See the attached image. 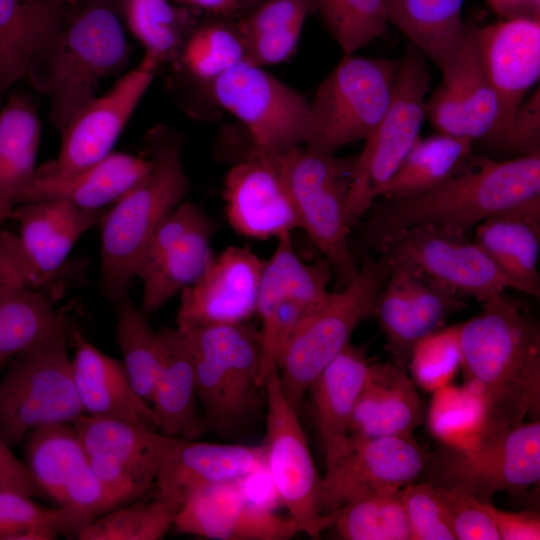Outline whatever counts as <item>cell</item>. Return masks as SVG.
Returning <instances> with one entry per match:
<instances>
[{"label":"cell","mask_w":540,"mask_h":540,"mask_svg":"<svg viewBox=\"0 0 540 540\" xmlns=\"http://www.w3.org/2000/svg\"><path fill=\"white\" fill-rule=\"evenodd\" d=\"M265 1L267 0H239V12L245 15Z\"/></svg>","instance_id":"94428289"},{"label":"cell","mask_w":540,"mask_h":540,"mask_svg":"<svg viewBox=\"0 0 540 540\" xmlns=\"http://www.w3.org/2000/svg\"><path fill=\"white\" fill-rule=\"evenodd\" d=\"M267 153L287 186L300 229L321 251L340 289L344 288L359 271L349 246L351 226L346 216L357 156L336 157L304 145Z\"/></svg>","instance_id":"52a82bcc"},{"label":"cell","mask_w":540,"mask_h":540,"mask_svg":"<svg viewBox=\"0 0 540 540\" xmlns=\"http://www.w3.org/2000/svg\"><path fill=\"white\" fill-rule=\"evenodd\" d=\"M370 365L366 349L350 343L309 390L325 453V472L331 470L348 449L353 410Z\"/></svg>","instance_id":"4316f807"},{"label":"cell","mask_w":540,"mask_h":540,"mask_svg":"<svg viewBox=\"0 0 540 540\" xmlns=\"http://www.w3.org/2000/svg\"><path fill=\"white\" fill-rule=\"evenodd\" d=\"M376 249L480 302L508 289L516 290L485 251L464 233L419 225L389 237Z\"/></svg>","instance_id":"2e32d148"},{"label":"cell","mask_w":540,"mask_h":540,"mask_svg":"<svg viewBox=\"0 0 540 540\" xmlns=\"http://www.w3.org/2000/svg\"><path fill=\"white\" fill-rule=\"evenodd\" d=\"M380 253L367 258L347 286L330 292L285 344L277 371L282 391L296 411L322 371L350 344L357 326L373 316L392 267L389 257Z\"/></svg>","instance_id":"8992f818"},{"label":"cell","mask_w":540,"mask_h":540,"mask_svg":"<svg viewBox=\"0 0 540 540\" xmlns=\"http://www.w3.org/2000/svg\"><path fill=\"white\" fill-rule=\"evenodd\" d=\"M4 366H5V365H3V364H0V369H1L2 367H4Z\"/></svg>","instance_id":"be15d7a7"},{"label":"cell","mask_w":540,"mask_h":540,"mask_svg":"<svg viewBox=\"0 0 540 540\" xmlns=\"http://www.w3.org/2000/svg\"><path fill=\"white\" fill-rule=\"evenodd\" d=\"M400 493L411 540H456L436 485L413 482L401 488Z\"/></svg>","instance_id":"f907efd6"},{"label":"cell","mask_w":540,"mask_h":540,"mask_svg":"<svg viewBox=\"0 0 540 540\" xmlns=\"http://www.w3.org/2000/svg\"><path fill=\"white\" fill-rule=\"evenodd\" d=\"M147 155L153 161L148 174L106 210L100 224L101 288L118 303L126 298L146 242L189 190L177 141L156 135Z\"/></svg>","instance_id":"277c9868"},{"label":"cell","mask_w":540,"mask_h":540,"mask_svg":"<svg viewBox=\"0 0 540 540\" xmlns=\"http://www.w3.org/2000/svg\"><path fill=\"white\" fill-rule=\"evenodd\" d=\"M535 198H540V151L504 160L473 157L465 169L425 193L384 199L368 217L365 237L377 248L419 225L467 234L488 217Z\"/></svg>","instance_id":"6da1fadb"},{"label":"cell","mask_w":540,"mask_h":540,"mask_svg":"<svg viewBox=\"0 0 540 540\" xmlns=\"http://www.w3.org/2000/svg\"><path fill=\"white\" fill-rule=\"evenodd\" d=\"M344 54H352L388 30L383 0H313Z\"/></svg>","instance_id":"7dc6e473"},{"label":"cell","mask_w":540,"mask_h":540,"mask_svg":"<svg viewBox=\"0 0 540 540\" xmlns=\"http://www.w3.org/2000/svg\"><path fill=\"white\" fill-rule=\"evenodd\" d=\"M481 60L498 102V119L482 141L499 152L514 116L540 76V20L503 19L476 29Z\"/></svg>","instance_id":"ffe728a7"},{"label":"cell","mask_w":540,"mask_h":540,"mask_svg":"<svg viewBox=\"0 0 540 540\" xmlns=\"http://www.w3.org/2000/svg\"><path fill=\"white\" fill-rule=\"evenodd\" d=\"M173 527L182 534L213 540H286L301 533L296 522L251 500L243 481L207 487L178 509Z\"/></svg>","instance_id":"d4e9b609"},{"label":"cell","mask_w":540,"mask_h":540,"mask_svg":"<svg viewBox=\"0 0 540 540\" xmlns=\"http://www.w3.org/2000/svg\"><path fill=\"white\" fill-rule=\"evenodd\" d=\"M481 507L492 519L500 540H539L540 517L534 511L510 512L495 507L491 502L479 500Z\"/></svg>","instance_id":"11a10c76"},{"label":"cell","mask_w":540,"mask_h":540,"mask_svg":"<svg viewBox=\"0 0 540 540\" xmlns=\"http://www.w3.org/2000/svg\"><path fill=\"white\" fill-rule=\"evenodd\" d=\"M312 11L313 0H267L245 14L236 24L245 47V62L264 67L291 57Z\"/></svg>","instance_id":"74e56055"},{"label":"cell","mask_w":540,"mask_h":540,"mask_svg":"<svg viewBox=\"0 0 540 540\" xmlns=\"http://www.w3.org/2000/svg\"><path fill=\"white\" fill-rule=\"evenodd\" d=\"M209 85L215 101L247 129L249 148L281 152L309 142V101L263 67L243 61Z\"/></svg>","instance_id":"4fadbf2b"},{"label":"cell","mask_w":540,"mask_h":540,"mask_svg":"<svg viewBox=\"0 0 540 540\" xmlns=\"http://www.w3.org/2000/svg\"><path fill=\"white\" fill-rule=\"evenodd\" d=\"M430 83L424 55L409 44L399 61L389 106L357 155L346 204L351 227L374 205L420 137Z\"/></svg>","instance_id":"9c48e42d"},{"label":"cell","mask_w":540,"mask_h":540,"mask_svg":"<svg viewBox=\"0 0 540 540\" xmlns=\"http://www.w3.org/2000/svg\"><path fill=\"white\" fill-rule=\"evenodd\" d=\"M155 70L145 61L126 72L106 93L82 106L60 131L57 157L37 168L43 177L73 175L109 155L153 81Z\"/></svg>","instance_id":"ac0fdd59"},{"label":"cell","mask_w":540,"mask_h":540,"mask_svg":"<svg viewBox=\"0 0 540 540\" xmlns=\"http://www.w3.org/2000/svg\"><path fill=\"white\" fill-rule=\"evenodd\" d=\"M428 460L412 435L350 436L345 455L322 477L323 512L333 515L365 494L400 490L426 470Z\"/></svg>","instance_id":"d6986e66"},{"label":"cell","mask_w":540,"mask_h":540,"mask_svg":"<svg viewBox=\"0 0 540 540\" xmlns=\"http://www.w3.org/2000/svg\"><path fill=\"white\" fill-rule=\"evenodd\" d=\"M190 9H200L220 16L239 12V0H171Z\"/></svg>","instance_id":"680465c9"},{"label":"cell","mask_w":540,"mask_h":540,"mask_svg":"<svg viewBox=\"0 0 540 540\" xmlns=\"http://www.w3.org/2000/svg\"><path fill=\"white\" fill-rule=\"evenodd\" d=\"M14 206L6 201L0 194V225L11 220Z\"/></svg>","instance_id":"91938a15"},{"label":"cell","mask_w":540,"mask_h":540,"mask_svg":"<svg viewBox=\"0 0 540 540\" xmlns=\"http://www.w3.org/2000/svg\"><path fill=\"white\" fill-rule=\"evenodd\" d=\"M503 19H536L540 17V0H486Z\"/></svg>","instance_id":"6f0895ef"},{"label":"cell","mask_w":540,"mask_h":540,"mask_svg":"<svg viewBox=\"0 0 540 540\" xmlns=\"http://www.w3.org/2000/svg\"><path fill=\"white\" fill-rule=\"evenodd\" d=\"M119 12V0H78L56 40L31 62L26 79L48 97L59 132L103 79L127 66L131 47Z\"/></svg>","instance_id":"3957f363"},{"label":"cell","mask_w":540,"mask_h":540,"mask_svg":"<svg viewBox=\"0 0 540 540\" xmlns=\"http://www.w3.org/2000/svg\"><path fill=\"white\" fill-rule=\"evenodd\" d=\"M0 489L11 490L30 497L42 496L34 485L23 461L12 452L0 434Z\"/></svg>","instance_id":"9f6ffc18"},{"label":"cell","mask_w":540,"mask_h":540,"mask_svg":"<svg viewBox=\"0 0 540 540\" xmlns=\"http://www.w3.org/2000/svg\"><path fill=\"white\" fill-rule=\"evenodd\" d=\"M48 283L27 256L19 236L0 230V293L18 287L40 290Z\"/></svg>","instance_id":"f5cc1de1"},{"label":"cell","mask_w":540,"mask_h":540,"mask_svg":"<svg viewBox=\"0 0 540 540\" xmlns=\"http://www.w3.org/2000/svg\"><path fill=\"white\" fill-rule=\"evenodd\" d=\"M179 329L191 350L205 427L221 434L241 429L257 411L264 389L260 330L249 321Z\"/></svg>","instance_id":"5b68a950"},{"label":"cell","mask_w":540,"mask_h":540,"mask_svg":"<svg viewBox=\"0 0 540 540\" xmlns=\"http://www.w3.org/2000/svg\"><path fill=\"white\" fill-rule=\"evenodd\" d=\"M332 269L325 258L304 262L297 254L292 233L277 238L271 257L264 261L256 315L261 322L263 370L277 366L294 331L329 295Z\"/></svg>","instance_id":"5bb4252c"},{"label":"cell","mask_w":540,"mask_h":540,"mask_svg":"<svg viewBox=\"0 0 540 540\" xmlns=\"http://www.w3.org/2000/svg\"><path fill=\"white\" fill-rule=\"evenodd\" d=\"M400 490L373 492L347 502L334 513L330 528L345 540H411Z\"/></svg>","instance_id":"b9f144b4"},{"label":"cell","mask_w":540,"mask_h":540,"mask_svg":"<svg viewBox=\"0 0 540 540\" xmlns=\"http://www.w3.org/2000/svg\"><path fill=\"white\" fill-rule=\"evenodd\" d=\"M425 410L407 369L395 363H371L350 424L352 437L412 435Z\"/></svg>","instance_id":"f1b7e54d"},{"label":"cell","mask_w":540,"mask_h":540,"mask_svg":"<svg viewBox=\"0 0 540 540\" xmlns=\"http://www.w3.org/2000/svg\"><path fill=\"white\" fill-rule=\"evenodd\" d=\"M425 420L435 439L458 451L471 449L508 428L496 421L486 395L469 382L462 386L450 383L433 391Z\"/></svg>","instance_id":"d590c367"},{"label":"cell","mask_w":540,"mask_h":540,"mask_svg":"<svg viewBox=\"0 0 540 540\" xmlns=\"http://www.w3.org/2000/svg\"><path fill=\"white\" fill-rule=\"evenodd\" d=\"M399 61L344 54L309 102L311 137L304 145L335 153L368 138L384 116Z\"/></svg>","instance_id":"30bf717a"},{"label":"cell","mask_w":540,"mask_h":540,"mask_svg":"<svg viewBox=\"0 0 540 540\" xmlns=\"http://www.w3.org/2000/svg\"><path fill=\"white\" fill-rule=\"evenodd\" d=\"M178 57L188 75L210 83L245 61V47L236 24L209 23L194 28Z\"/></svg>","instance_id":"bcb514c9"},{"label":"cell","mask_w":540,"mask_h":540,"mask_svg":"<svg viewBox=\"0 0 540 540\" xmlns=\"http://www.w3.org/2000/svg\"><path fill=\"white\" fill-rule=\"evenodd\" d=\"M464 0H383L388 24L396 27L443 72L458 54L466 24Z\"/></svg>","instance_id":"836d02e7"},{"label":"cell","mask_w":540,"mask_h":540,"mask_svg":"<svg viewBox=\"0 0 540 540\" xmlns=\"http://www.w3.org/2000/svg\"><path fill=\"white\" fill-rule=\"evenodd\" d=\"M158 337L161 366L150 404L157 430L170 437L197 439L206 428L198 410L194 363L187 338L177 326L163 327Z\"/></svg>","instance_id":"1f68e13d"},{"label":"cell","mask_w":540,"mask_h":540,"mask_svg":"<svg viewBox=\"0 0 540 540\" xmlns=\"http://www.w3.org/2000/svg\"><path fill=\"white\" fill-rule=\"evenodd\" d=\"M72 325L9 362L0 380V434L11 446L33 429L73 423L84 414L74 385Z\"/></svg>","instance_id":"ba28073f"},{"label":"cell","mask_w":540,"mask_h":540,"mask_svg":"<svg viewBox=\"0 0 540 540\" xmlns=\"http://www.w3.org/2000/svg\"><path fill=\"white\" fill-rule=\"evenodd\" d=\"M478 244L516 290L540 296V198L492 215L476 226Z\"/></svg>","instance_id":"4dcf8cb0"},{"label":"cell","mask_w":540,"mask_h":540,"mask_svg":"<svg viewBox=\"0 0 540 540\" xmlns=\"http://www.w3.org/2000/svg\"><path fill=\"white\" fill-rule=\"evenodd\" d=\"M426 468L429 482L481 501L497 492L526 494L540 480L539 419L497 431L468 450L444 447Z\"/></svg>","instance_id":"8fae6325"},{"label":"cell","mask_w":540,"mask_h":540,"mask_svg":"<svg viewBox=\"0 0 540 540\" xmlns=\"http://www.w3.org/2000/svg\"><path fill=\"white\" fill-rule=\"evenodd\" d=\"M72 346L73 380L84 414L157 430L152 407L134 389L122 360L97 349L78 329L72 335Z\"/></svg>","instance_id":"484cf974"},{"label":"cell","mask_w":540,"mask_h":540,"mask_svg":"<svg viewBox=\"0 0 540 540\" xmlns=\"http://www.w3.org/2000/svg\"><path fill=\"white\" fill-rule=\"evenodd\" d=\"M60 511L25 494L0 489V540H53L60 533Z\"/></svg>","instance_id":"681fc988"},{"label":"cell","mask_w":540,"mask_h":540,"mask_svg":"<svg viewBox=\"0 0 540 540\" xmlns=\"http://www.w3.org/2000/svg\"><path fill=\"white\" fill-rule=\"evenodd\" d=\"M223 197L227 220L240 235L265 240L300 229L287 186L265 151L249 148L230 168Z\"/></svg>","instance_id":"7402d4cb"},{"label":"cell","mask_w":540,"mask_h":540,"mask_svg":"<svg viewBox=\"0 0 540 540\" xmlns=\"http://www.w3.org/2000/svg\"><path fill=\"white\" fill-rule=\"evenodd\" d=\"M152 164L149 155L111 152L95 164L67 177L36 175L18 204L56 200L86 210L105 209L141 181Z\"/></svg>","instance_id":"f546056e"},{"label":"cell","mask_w":540,"mask_h":540,"mask_svg":"<svg viewBox=\"0 0 540 540\" xmlns=\"http://www.w3.org/2000/svg\"><path fill=\"white\" fill-rule=\"evenodd\" d=\"M265 469L262 446L208 443L164 435L154 485L157 496L180 507L207 487L243 481Z\"/></svg>","instance_id":"cb8c5ba5"},{"label":"cell","mask_w":540,"mask_h":540,"mask_svg":"<svg viewBox=\"0 0 540 540\" xmlns=\"http://www.w3.org/2000/svg\"><path fill=\"white\" fill-rule=\"evenodd\" d=\"M464 382L488 398L505 427L540 415V331L505 292L482 301V310L458 324Z\"/></svg>","instance_id":"7a4b0ae2"},{"label":"cell","mask_w":540,"mask_h":540,"mask_svg":"<svg viewBox=\"0 0 540 540\" xmlns=\"http://www.w3.org/2000/svg\"><path fill=\"white\" fill-rule=\"evenodd\" d=\"M473 144L469 139L443 133L419 137L380 197L408 199L443 184L468 166Z\"/></svg>","instance_id":"8d00e7d4"},{"label":"cell","mask_w":540,"mask_h":540,"mask_svg":"<svg viewBox=\"0 0 540 540\" xmlns=\"http://www.w3.org/2000/svg\"><path fill=\"white\" fill-rule=\"evenodd\" d=\"M73 426L89 464L117 507L152 488L164 435L146 425L82 414Z\"/></svg>","instance_id":"e0dca14e"},{"label":"cell","mask_w":540,"mask_h":540,"mask_svg":"<svg viewBox=\"0 0 540 540\" xmlns=\"http://www.w3.org/2000/svg\"><path fill=\"white\" fill-rule=\"evenodd\" d=\"M476 26L466 25L460 50L426 100V118L439 133L484 140L495 128L498 102L485 72Z\"/></svg>","instance_id":"603a6c76"},{"label":"cell","mask_w":540,"mask_h":540,"mask_svg":"<svg viewBox=\"0 0 540 540\" xmlns=\"http://www.w3.org/2000/svg\"><path fill=\"white\" fill-rule=\"evenodd\" d=\"M41 123L31 101L10 95L0 109V194L13 206L37 175Z\"/></svg>","instance_id":"f35d334b"},{"label":"cell","mask_w":540,"mask_h":540,"mask_svg":"<svg viewBox=\"0 0 540 540\" xmlns=\"http://www.w3.org/2000/svg\"><path fill=\"white\" fill-rule=\"evenodd\" d=\"M70 8L52 0H0V105L33 59L60 34Z\"/></svg>","instance_id":"d6a6232c"},{"label":"cell","mask_w":540,"mask_h":540,"mask_svg":"<svg viewBox=\"0 0 540 540\" xmlns=\"http://www.w3.org/2000/svg\"><path fill=\"white\" fill-rule=\"evenodd\" d=\"M537 89L517 110L499 150L514 157L540 151V98Z\"/></svg>","instance_id":"db71d44e"},{"label":"cell","mask_w":540,"mask_h":540,"mask_svg":"<svg viewBox=\"0 0 540 540\" xmlns=\"http://www.w3.org/2000/svg\"><path fill=\"white\" fill-rule=\"evenodd\" d=\"M390 261L391 272L376 298L373 316L385 335L392 362L408 370L412 350L421 340L410 295V269L401 261Z\"/></svg>","instance_id":"7bdbcfd3"},{"label":"cell","mask_w":540,"mask_h":540,"mask_svg":"<svg viewBox=\"0 0 540 540\" xmlns=\"http://www.w3.org/2000/svg\"><path fill=\"white\" fill-rule=\"evenodd\" d=\"M408 368L414 384L426 392L450 384L461 368L458 324L442 327L419 340Z\"/></svg>","instance_id":"c3c4849f"},{"label":"cell","mask_w":540,"mask_h":540,"mask_svg":"<svg viewBox=\"0 0 540 540\" xmlns=\"http://www.w3.org/2000/svg\"><path fill=\"white\" fill-rule=\"evenodd\" d=\"M437 488L456 540H500L492 519L478 499L459 490Z\"/></svg>","instance_id":"816d5d0a"},{"label":"cell","mask_w":540,"mask_h":540,"mask_svg":"<svg viewBox=\"0 0 540 540\" xmlns=\"http://www.w3.org/2000/svg\"><path fill=\"white\" fill-rule=\"evenodd\" d=\"M122 18L144 48L143 61L157 68L178 56L194 30L190 8L171 0H119Z\"/></svg>","instance_id":"60d3db41"},{"label":"cell","mask_w":540,"mask_h":540,"mask_svg":"<svg viewBox=\"0 0 540 540\" xmlns=\"http://www.w3.org/2000/svg\"><path fill=\"white\" fill-rule=\"evenodd\" d=\"M116 340L134 389L151 404L161 366L158 332L151 327L147 315L127 297L119 302Z\"/></svg>","instance_id":"ee69618b"},{"label":"cell","mask_w":540,"mask_h":540,"mask_svg":"<svg viewBox=\"0 0 540 540\" xmlns=\"http://www.w3.org/2000/svg\"><path fill=\"white\" fill-rule=\"evenodd\" d=\"M264 261L248 246H228L180 293L179 328L248 322L256 315Z\"/></svg>","instance_id":"44dd1931"},{"label":"cell","mask_w":540,"mask_h":540,"mask_svg":"<svg viewBox=\"0 0 540 540\" xmlns=\"http://www.w3.org/2000/svg\"><path fill=\"white\" fill-rule=\"evenodd\" d=\"M74 325L38 289L12 288L0 293V364Z\"/></svg>","instance_id":"ab89813d"},{"label":"cell","mask_w":540,"mask_h":540,"mask_svg":"<svg viewBox=\"0 0 540 540\" xmlns=\"http://www.w3.org/2000/svg\"><path fill=\"white\" fill-rule=\"evenodd\" d=\"M267 402L266 433L262 445L266 470L274 490L300 531L312 538L330 528L333 515L322 509V477L318 474L298 411L284 395L277 366L264 375Z\"/></svg>","instance_id":"7c38bea8"},{"label":"cell","mask_w":540,"mask_h":540,"mask_svg":"<svg viewBox=\"0 0 540 540\" xmlns=\"http://www.w3.org/2000/svg\"><path fill=\"white\" fill-rule=\"evenodd\" d=\"M106 209L86 210L64 201L25 202L14 206L21 244L41 275L51 282L71 249L91 228L101 224Z\"/></svg>","instance_id":"83f0119b"},{"label":"cell","mask_w":540,"mask_h":540,"mask_svg":"<svg viewBox=\"0 0 540 540\" xmlns=\"http://www.w3.org/2000/svg\"><path fill=\"white\" fill-rule=\"evenodd\" d=\"M180 507L156 495L152 501L131 502L108 511L83 528L78 540H158L171 527Z\"/></svg>","instance_id":"f6af8a7d"},{"label":"cell","mask_w":540,"mask_h":540,"mask_svg":"<svg viewBox=\"0 0 540 540\" xmlns=\"http://www.w3.org/2000/svg\"><path fill=\"white\" fill-rule=\"evenodd\" d=\"M23 463L39 492L58 507L66 490L89 466L72 423H55L31 430L23 439Z\"/></svg>","instance_id":"e575fe53"},{"label":"cell","mask_w":540,"mask_h":540,"mask_svg":"<svg viewBox=\"0 0 540 540\" xmlns=\"http://www.w3.org/2000/svg\"><path fill=\"white\" fill-rule=\"evenodd\" d=\"M52 1L71 8L77 3L78 0H52Z\"/></svg>","instance_id":"6125c7cd"},{"label":"cell","mask_w":540,"mask_h":540,"mask_svg":"<svg viewBox=\"0 0 540 540\" xmlns=\"http://www.w3.org/2000/svg\"><path fill=\"white\" fill-rule=\"evenodd\" d=\"M214 220L197 204L180 203L158 225L137 260L143 285L141 310L148 316L180 294L206 269L214 254Z\"/></svg>","instance_id":"9a60e30c"}]
</instances>
